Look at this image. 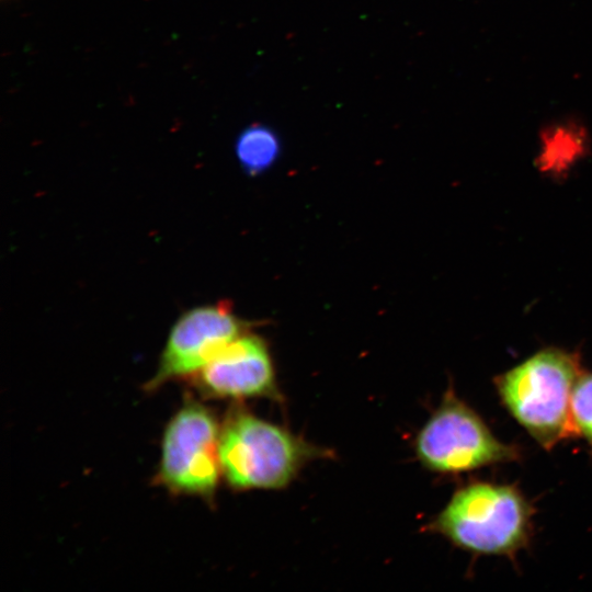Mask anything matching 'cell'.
I'll use <instances>...</instances> for the list:
<instances>
[{
    "mask_svg": "<svg viewBox=\"0 0 592 592\" xmlns=\"http://www.w3.org/2000/svg\"><path fill=\"white\" fill-rule=\"evenodd\" d=\"M582 374L577 355L548 348L494 379L501 402L544 448L577 434L570 410Z\"/></svg>",
    "mask_w": 592,
    "mask_h": 592,
    "instance_id": "1",
    "label": "cell"
},
{
    "mask_svg": "<svg viewBox=\"0 0 592 592\" xmlns=\"http://www.w3.org/2000/svg\"><path fill=\"white\" fill-rule=\"evenodd\" d=\"M533 512L513 486L473 482L453 494L432 528L473 554L514 557L530 542Z\"/></svg>",
    "mask_w": 592,
    "mask_h": 592,
    "instance_id": "2",
    "label": "cell"
},
{
    "mask_svg": "<svg viewBox=\"0 0 592 592\" xmlns=\"http://www.w3.org/2000/svg\"><path fill=\"white\" fill-rule=\"evenodd\" d=\"M314 452L286 430L244 411L231 413L220 429L221 475L238 490L285 487Z\"/></svg>",
    "mask_w": 592,
    "mask_h": 592,
    "instance_id": "3",
    "label": "cell"
},
{
    "mask_svg": "<svg viewBox=\"0 0 592 592\" xmlns=\"http://www.w3.org/2000/svg\"><path fill=\"white\" fill-rule=\"evenodd\" d=\"M415 453L430 470L459 474L516 460V446L499 441L483 420L448 391L419 432Z\"/></svg>",
    "mask_w": 592,
    "mask_h": 592,
    "instance_id": "4",
    "label": "cell"
},
{
    "mask_svg": "<svg viewBox=\"0 0 592 592\" xmlns=\"http://www.w3.org/2000/svg\"><path fill=\"white\" fill-rule=\"evenodd\" d=\"M220 426L209 409L185 402L163 432L156 480L174 494L210 500L221 474Z\"/></svg>",
    "mask_w": 592,
    "mask_h": 592,
    "instance_id": "5",
    "label": "cell"
},
{
    "mask_svg": "<svg viewBox=\"0 0 592 592\" xmlns=\"http://www.w3.org/2000/svg\"><path fill=\"white\" fill-rule=\"evenodd\" d=\"M244 327L228 303L186 310L172 326L145 389L153 391L173 379L192 378L224 345L244 333Z\"/></svg>",
    "mask_w": 592,
    "mask_h": 592,
    "instance_id": "6",
    "label": "cell"
},
{
    "mask_svg": "<svg viewBox=\"0 0 592 592\" xmlns=\"http://www.w3.org/2000/svg\"><path fill=\"white\" fill-rule=\"evenodd\" d=\"M210 398L241 399L276 394L272 360L264 341L242 333L224 345L193 377Z\"/></svg>",
    "mask_w": 592,
    "mask_h": 592,
    "instance_id": "7",
    "label": "cell"
},
{
    "mask_svg": "<svg viewBox=\"0 0 592 592\" xmlns=\"http://www.w3.org/2000/svg\"><path fill=\"white\" fill-rule=\"evenodd\" d=\"M280 153L275 134L262 125L244 128L236 141L237 159L243 171L255 175L269 169Z\"/></svg>",
    "mask_w": 592,
    "mask_h": 592,
    "instance_id": "8",
    "label": "cell"
},
{
    "mask_svg": "<svg viewBox=\"0 0 592 592\" xmlns=\"http://www.w3.org/2000/svg\"><path fill=\"white\" fill-rule=\"evenodd\" d=\"M571 418L577 434L592 447V374H581L571 395Z\"/></svg>",
    "mask_w": 592,
    "mask_h": 592,
    "instance_id": "9",
    "label": "cell"
}]
</instances>
